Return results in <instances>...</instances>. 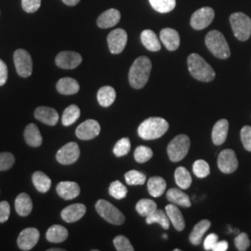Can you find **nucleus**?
Returning <instances> with one entry per match:
<instances>
[{
    "mask_svg": "<svg viewBox=\"0 0 251 251\" xmlns=\"http://www.w3.org/2000/svg\"><path fill=\"white\" fill-rule=\"evenodd\" d=\"M155 209H157V205L154 201L150 199H142L140 200L136 205L137 212L143 217H147L153 212Z\"/></svg>",
    "mask_w": 251,
    "mask_h": 251,
    "instance_id": "nucleus-36",
    "label": "nucleus"
},
{
    "mask_svg": "<svg viewBox=\"0 0 251 251\" xmlns=\"http://www.w3.org/2000/svg\"><path fill=\"white\" fill-rule=\"evenodd\" d=\"M233 35L240 40L247 41L251 36V19L243 12H235L230 16Z\"/></svg>",
    "mask_w": 251,
    "mask_h": 251,
    "instance_id": "nucleus-5",
    "label": "nucleus"
},
{
    "mask_svg": "<svg viewBox=\"0 0 251 251\" xmlns=\"http://www.w3.org/2000/svg\"><path fill=\"white\" fill-rule=\"evenodd\" d=\"M114 246L118 251H133L134 248L124 235H118L114 239Z\"/></svg>",
    "mask_w": 251,
    "mask_h": 251,
    "instance_id": "nucleus-44",
    "label": "nucleus"
},
{
    "mask_svg": "<svg viewBox=\"0 0 251 251\" xmlns=\"http://www.w3.org/2000/svg\"><path fill=\"white\" fill-rule=\"evenodd\" d=\"M190 139L187 135L176 136L168 145V154L172 162L182 160L189 152Z\"/></svg>",
    "mask_w": 251,
    "mask_h": 251,
    "instance_id": "nucleus-7",
    "label": "nucleus"
},
{
    "mask_svg": "<svg viewBox=\"0 0 251 251\" xmlns=\"http://www.w3.org/2000/svg\"><path fill=\"white\" fill-rule=\"evenodd\" d=\"M193 171L195 175L199 179H204L210 173V168L207 162L202 159H198L193 165Z\"/></svg>",
    "mask_w": 251,
    "mask_h": 251,
    "instance_id": "nucleus-40",
    "label": "nucleus"
},
{
    "mask_svg": "<svg viewBox=\"0 0 251 251\" xmlns=\"http://www.w3.org/2000/svg\"><path fill=\"white\" fill-rule=\"evenodd\" d=\"M152 9L160 13L171 12L176 7V0H149Z\"/></svg>",
    "mask_w": 251,
    "mask_h": 251,
    "instance_id": "nucleus-37",
    "label": "nucleus"
},
{
    "mask_svg": "<svg viewBox=\"0 0 251 251\" xmlns=\"http://www.w3.org/2000/svg\"><path fill=\"white\" fill-rule=\"evenodd\" d=\"M80 156V149L76 143H68L63 146L56 154V159L62 165H71Z\"/></svg>",
    "mask_w": 251,
    "mask_h": 251,
    "instance_id": "nucleus-10",
    "label": "nucleus"
},
{
    "mask_svg": "<svg viewBox=\"0 0 251 251\" xmlns=\"http://www.w3.org/2000/svg\"><path fill=\"white\" fill-rule=\"evenodd\" d=\"M15 163L14 155L9 152H0V171L9 170Z\"/></svg>",
    "mask_w": 251,
    "mask_h": 251,
    "instance_id": "nucleus-43",
    "label": "nucleus"
},
{
    "mask_svg": "<svg viewBox=\"0 0 251 251\" xmlns=\"http://www.w3.org/2000/svg\"><path fill=\"white\" fill-rule=\"evenodd\" d=\"M82 63V57L75 51H62L56 56L55 63L62 69H75Z\"/></svg>",
    "mask_w": 251,
    "mask_h": 251,
    "instance_id": "nucleus-15",
    "label": "nucleus"
},
{
    "mask_svg": "<svg viewBox=\"0 0 251 251\" xmlns=\"http://www.w3.org/2000/svg\"><path fill=\"white\" fill-rule=\"evenodd\" d=\"M39 237L40 233L36 228L30 227L23 230L19 234L17 240L20 250L25 251H31L38 242Z\"/></svg>",
    "mask_w": 251,
    "mask_h": 251,
    "instance_id": "nucleus-14",
    "label": "nucleus"
},
{
    "mask_svg": "<svg viewBox=\"0 0 251 251\" xmlns=\"http://www.w3.org/2000/svg\"><path fill=\"white\" fill-rule=\"evenodd\" d=\"M218 242V235L216 233H210L204 240V249L205 251H212L216 243Z\"/></svg>",
    "mask_w": 251,
    "mask_h": 251,
    "instance_id": "nucleus-49",
    "label": "nucleus"
},
{
    "mask_svg": "<svg viewBox=\"0 0 251 251\" xmlns=\"http://www.w3.org/2000/svg\"><path fill=\"white\" fill-rule=\"evenodd\" d=\"M80 117V109L75 104H72L63 111L62 123L63 126H71Z\"/></svg>",
    "mask_w": 251,
    "mask_h": 251,
    "instance_id": "nucleus-35",
    "label": "nucleus"
},
{
    "mask_svg": "<svg viewBox=\"0 0 251 251\" xmlns=\"http://www.w3.org/2000/svg\"><path fill=\"white\" fill-rule=\"evenodd\" d=\"M152 157V151L151 148L141 145L138 146L135 149L134 158L138 163H145V162L149 161Z\"/></svg>",
    "mask_w": 251,
    "mask_h": 251,
    "instance_id": "nucleus-41",
    "label": "nucleus"
},
{
    "mask_svg": "<svg viewBox=\"0 0 251 251\" xmlns=\"http://www.w3.org/2000/svg\"><path fill=\"white\" fill-rule=\"evenodd\" d=\"M229 130V122L226 119H220L216 122L213 126L211 138L212 142L215 145H222L225 144Z\"/></svg>",
    "mask_w": 251,
    "mask_h": 251,
    "instance_id": "nucleus-21",
    "label": "nucleus"
},
{
    "mask_svg": "<svg viewBox=\"0 0 251 251\" xmlns=\"http://www.w3.org/2000/svg\"><path fill=\"white\" fill-rule=\"evenodd\" d=\"M108 48L112 54H120L127 42V34L124 29L118 28L112 31L107 37Z\"/></svg>",
    "mask_w": 251,
    "mask_h": 251,
    "instance_id": "nucleus-11",
    "label": "nucleus"
},
{
    "mask_svg": "<svg viewBox=\"0 0 251 251\" xmlns=\"http://www.w3.org/2000/svg\"><path fill=\"white\" fill-rule=\"evenodd\" d=\"M211 223L208 220H202L198 224L195 225L192 233H190L189 240L195 246H199L202 243L203 236L210 228Z\"/></svg>",
    "mask_w": 251,
    "mask_h": 251,
    "instance_id": "nucleus-23",
    "label": "nucleus"
},
{
    "mask_svg": "<svg viewBox=\"0 0 251 251\" xmlns=\"http://www.w3.org/2000/svg\"><path fill=\"white\" fill-rule=\"evenodd\" d=\"M160 40L167 50L174 51L178 50L180 43L179 33L172 28H164L160 32Z\"/></svg>",
    "mask_w": 251,
    "mask_h": 251,
    "instance_id": "nucleus-17",
    "label": "nucleus"
},
{
    "mask_svg": "<svg viewBox=\"0 0 251 251\" xmlns=\"http://www.w3.org/2000/svg\"><path fill=\"white\" fill-rule=\"evenodd\" d=\"M147 188L149 194L153 198H160L162 195L165 193L167 188L166 180L162 177H152L148 179L147 182Z\"/></svg>",
    "mask_w": 251,
    "mask_h": 251,
    "instance_id": "nucleus-31",
    "label": "nucleus"
},
{
    "mask_svg": "<svg viewBox=\"0 0 251 251\" xmlns=\"http://www.w3.org/2000/svg\"><path fill=\"white\" fill-rule=\"evenodd\" d=\"M41 0H22V7L28 13H34L40 8Z\"/></svg>",
    "mask_w": 251,
    "mask_h": 251,
    "instance_id": "nucleus-47",
    "label": "nucleus"
},
{
    "mask_svg": "<svg viewBox=\"0 0 251 251\" xmlns=\"http://www.w3.org/2000/svg\"><path fill=\"white\" fill-rule=\"evenodd\" d=\"M130 147H131V145H130L129 139L122 138L115 145L113 152L117 157H122L128 153V152L130 151Z\"/></svg>",
    "mask_w": 251,
    "mask_h": 251,
    "instance_id": "nucleus-42",
    "label": "nucleus"
},
{
    "mask_svg": "<svg viewBox=\"0 0 251 251\" xmlns=\"http://www.w3.org/2000/svg\"><path fill=\"white\" fill-rule=\"evenodd\" d=\"M187 63L189 72L197 80L210 82L215 78V71L199 54H190Z\"/></svg>",
    "mask_w": 251,
    "mask_h": 251,
    "instance_id": "nucleus-2",
    "label": "nucleus"
},
{
    "mask_svg": "<svg viewBox=\"0 0 251 251\" xmlns=\"http://www.w3.org/2000/svg\"><path fill=\"white\" fill-rule=\"evenodd\" d=\"M87 207L83 204H74L66 206L61 212V217L64 222L68 224L79 221L86 214Z\"/></svg>",
    "mask_w": 251,
    "mask_h": 251,
    "instance_id": "nucleus-16",
    "label": "nucleus"
},
{
    "mask_svg": "<svg viewBox=\"0 0 251 251\" xmlns=\"http://www.w3.org/2000/svg\"><path fill=\"white\" fill-rule=\"evenodd\" d=\"M63 2L67 6H75L80 2V0H63Z\"/></svg>",
    "mask_w": 251,
    "mask_h": 251,
    "instance_id": "nucleus-52",
    "label": "nucleus"
},
{
    "mask_svg": "<svg viewBox=\"0 0 251 251\" xmlns=\"http://www.w3.org/2000/svg\"><path fill=\"white\" fill-rule=\"evenodd\" d=\"M234 245L239 251H248L251 246V240L249 238V235L246 233H239L234 239Z\"/></svg>",
    "mask_w": 251,
    "mask_h": 251,
    "instance_id": "nucleus-45",
    "label": "nucleus"
},
{
    "mask_svg": "<svg viewBox=\"0 0 251 251\" xmlns=\"http://www.w3.org/2000/svg\"><path fill=\"white\" fill-rule=\"evenodd\" d=\"M146 224L147 225H152V224H158L162 226L163 229L169 230L171 221L167 215L166 211L162 209H155L150 215L146 217Z\"/></svg>",
    "mask_w": 251,
    "mask_h": 251,
    "instance_id": "nucleus-32",
    "label": "nucleus"
},
{
    "mask_svg": "<svg viewBox=\"0 0 251 251\" xmlns=\"http://www.w3.org/2000/svg\"><path fill=\"white\" fill-rule=\"evenodd\" d=\"M10 215V206L9 202L1 201L0 202V224H4L9 220Z\"/></svg>",
    "mask_w": 251,
    "mask_h": 251,
    "instance_id": "nucleus-48",
    "label": "nucleus"
},
{
    "mask_svg": "<svg viewBox=\"0 0 251 251\" xmlns=\"http://www.w3.org/2000/svg\"><path fill=\"white\" fill-rule=\"evenodd\" d=\"M229 248V244L226 241H218L216 243L214 248H213V251H226Z\"/></svg>",
    "mask_w": 251,
    "mask_h": 251,
    "instance_id": "nucleus-51",
    "label": "nucleus"
},
{
    "mask_svg": "<svg viewBox=\"0 0 251 251\" xmlns=\"http://www.w3.org/2000/svg\"><path fill=\"white\" fill-rule=\"evenodd\" d=\"M205 43L208 50L217 58L225 60L230 57V48L225 36L220 31L213 30L207 33L205 38Z\"/></svg>",
    "mask_w": 251,
    "mask_h": 251,
    "instance_id": "nucleus-4",
    "label": "nucleus"
},
{
    "mask_svg": "<svg viewBox=\"0 0 251 251\" xmlns=\"http://www.w3.org/2000/svg\"><path fill=\"white\" fill-rule=\"evenodd\" d=\"M68 237V231L62 225H55L49 228L46 233V238L49 242L62 243Z\"/></svg>",
    "mask_w": 251,
    "mask_h": 251,
    "instance_id": "nucleus-29",
    "label": "nucleus"
},
{
    "mask_svg": "<svg viewBox=\"0 0 251 251\" xmlns=\"http://www.w3.org/2000/svg\"><path fill=\"white\" fill-rule=\"evenodd\" d=\"M167 198L171 203L177 206L190 207L192 205L188 196L178 188L170 189L167 192Z\"/></svg>",
    "mask_w": 251,
    "mask_h": 251,
    "instance_id": "nucleus-28",
    "label": "nucleus"
},
{
    "mask_svg": "<svg viewBox=\"0 0 251 251\" xmlns=\"http://www.w3.org/2000/svg\"><path fill=\"white\" fill-rule=\"evenodd\" d=\"M8 80V67L6 63L0 60V86L6 84Z\"/></svg>",
    "mask_w": 251,
    "mask_h": 251,
    "instance_id": "nucleus-50",
    "label": "nucleus"
},
{
    "mask_svg": "<svg viewBox=\"0 0 251 251\" xmlns=\"http://www.w3.org/2000/svg\"><path fill=\"white\" fill-rule=\"evenodd\" d=\"M15 209L21 217L30 215L33 209V202L31 198L25 193L20 194L15 199Z\"/></svg>",
    "mask_w": 251,
    "mask_h": 251,
    "instance_id": "nucleus-27",
    "label": "nucleus"
},
{
    "mask_svg": "<svg viewBox=\"0 0 251 251\" xmlns=\"http://www.w3.org/2000/svg\"><path fill=\"white\" fill-rule=\"evenodd\" d=\"M165 211L169 217L171 224L174 226V228L179 232L183 231L185 228V222H184L183 216L176 205H174L172 203L169 204L168 206H166Z\"/></svg>",
    "mask_w": 251,
    "mask_h": 251,
    "instance_id": "nucleus-22",
    "label": "nucleus"
},
{
    "mask_svg": "<svg viewBox=\"0 0 251 251\" xmlns=\"http://www.w3.org/2000/svg\"><path fill=\"white\" fill-rule=\"evenodd\" d=\"M121 19V14L118 9H110L102 12L97 20V25L100 28L106 29L115 26L119 23Z\"/></svg>",
    "mask_w": 251,
    "mask_h": 251,
    "instance_id": "nucleus-20",
    "label": "nucleus"
},
{
    "mask_svg": "<svg viewBox=\"0 0 251 251\" xmlns=\"http://www.w3.org/2000/svg\"><path fill=\"white\" fill-rule=\"evenodd\" d=\"M152 70V63L146 56H141L137 58L132 63L129 73L128 81L132 88L136 90L143 89L147 84Z\"/></svg>",
    "mask_w": 251,
    "mask_h": 251,
    "instance_id": "nucleus-1",
    "label": "nucleus"
},
{
    "mask_svg": "<svg viewBox=\"0 0 251 251\" xmlns=\"http://www.w3.org/2000/svg\"><path fill=\"white\" fill-rule=\"evenodd\" d=\"M35 117L38 121L48 126H55L59 121L58 112L51 107L39 106L35 111Z\"/></svg>",
    "mask_w": 251,
    "mask_h": 251,
    "instance_id": "nucleus-19",
    "label": "nucleus"
},
{
    "mask_svg": "<svg viewBox=\"0 0 251 251\" xmlns=\"http://www.w3.org/2000/svg\"><path fill=\"white\" fill-rule=\"evenodd\" d=\"M14 64L19 75L29 77L33 72V61L31 55L25 50H17L13 55Z\"/></svg>",
    "mask_w": 251,
    "mask_h": 251,
    "instance_id": "nucleus-8",
    "label": "nucleus"
},
{
    "mask_svg": "<svg viewBox=\"0 0 251 251\" xmlns=\"http://www.w3.org/2000/svg\"><path fill=\"white\" fill-rule=\"evenodd\" d=\"M170 127L169 123L161 117H150L140 125L138 128L139 136L146 140H155L165 134Z\"/></svg>",
    "mask_w": 251,
    "mask_h": 251,
    "instance_id": "nucleus-3",
    "label": "nucleus"
},
{
    "mask_svg": "<svg viewBox=\"0 0 251 251\" xmlns=\"http://www.w3.org/2000/svg\"><path fill=\"white\" fill-rule=\"evenodd\" d=\"M126 182L128 185H143L146 181V176L138 171H130L125 174Z\"/></svg>",
    "mask_w": 251,
    "mask_h": 251,
    "instance_id": "nucleus-39",
    "label": "nucleus"
},
{
    "mask_svg": "<svg viewBox=\"0 0 251 251\" xmlns=\"http://www.w3.org/2000/svg\"><path fill=\"white\" fill-rule=\"evenodd\" d=\"M109 194L111 197L116 198L117 200H120L126 197L127 189L121 181L115 180L110 184Z\"/></svg>",
    "mask_w": 251,
    "mask_h": 251,
    "instance_id": "nucleus-38",
    "label": "nucleus"
},
{
    "mask_svg": "<svg viewBox=\"0 0 251 251\" xmlns=\"http://www.w3.org/2000/svg\"><path fill=\"white\" fill-rule=\"evenodd\" d=\"M240 138L242 141L244 148L251 152V126H243L240 132Z\"/></svg>",
    "mask_w": 251,
    "mask_h": 251,
    "instance_id": "nucleus-46",
    "label": "nucleus"
},
{
    "mask_svg": "<svg viewBox=\"0 0 251 251\" xmlns=\"http://www.w3.org/2000/svg\"><path fill=\"white\" fill-rule=\"evenodd\" d=\"M95 208L98 214L111 225H121L125 223L124 214L106 200L100 199L95 205Z\"/></svg>",
    "mask_w": 251,
    "mask_h": 251,
    "instance_id": "nucleus-6",
    "label": "nucleus"
},
{
    "mask_svg": "<svg viewBox=\"0 0 251 251\" xmlns=\"http://www.w3.org/2000/svg\"><path fill=\"white\" fill-rule=\"evenodd\" d=\"M56 89L63 95H73L79 91L78 82L71 77H63L57 82Z\"/></svg>",
    "mask_w": 251,
    "mask_h": 251,
    "instance_id": "nucleus-25",
    "label": "nucleus"
},
{
    "mask_svg": "<svg viewBox=\"0 0 251 251\" xmlns=\"http://www.w3.org/2000/svg\"><path fill=\"white\" fill-rule=\"evenodd\" d=\"M141 40L143 45L150 51L156 52L161 50V43L156 36V34L152 30H144L141 34Z\"/></svg>",
    "mask_w": 251,
    "mask_h": 251,
    "instance_id": "nucleus-24",
    "label": "nucleus"
},
{
    "mask_svg": "<svg viewBox=\"0 0 251 251\" xmlns=\"http://www.w3.org/2000/svg\"><path fill=\"white\" fill-rule=\"evenodd\" d=\"M163 238H168V236H167L166 234H164V235H163Z\"/></svg>",
    "mask_w": 251,
    "mask_h": 251,
    "instance_id": "nucleus-54",
    "label": "nucleus"
},
{
    "mask_svg": "<svg viewBox=\"0 0 251 251\" xmlns=\"http://www.w3.org/2000/svg\"><path fill=\"white\" fill-rule=\"evenodd\" d=\"M100 132V126L94 119H88L81 123L75 130V135L83 141H90L96 138Z\"/></svg>",
    "mask_w": 251,
    "mask_h": 251,
    "instance_id": "nucleus-13",
    "label": "nucleus"
},
{
    "mask_svg": "<svg viewBox=\"0 0 251 251\" xmlns=\"http://www.w3.org/2000/svg\"><path fill=\"white\" fill-rule=\"evenodd\" d=\"M63 250H60V249H50V250H48V251H63Z\"/></svg>",
    "mask_w": 251,
    "mask_h": 251,
    "instance_id": "nucleus-53",
    "label": "nucleus"
},
{
    "mask_svg": "<svg viewBox=\"0 0 251 251\" xmlns=\"http://www.w3.org/2000/svg\"><path fill=\"white\" fill-rule=\"evenodd\" d=\"M117 97V93L114 88L110 86H104L100 89L97 93V99L100 106L109 107L111 106Z\"/></svg>",
    "mask_w": 251,
    "mask_h": 251,
    "instance_id": "nucleus-30",
    "label": "nucleus"
},
{
    "mask_svg": "<svg viewBox=\"0 0 251 251\" xmlns=\"http://www.w3.org/2000/svg\"><path fill=\"white\" fill-rule=\"evenodd\" d=\"M174 178L177 185L180 189H188L192 184V176L189 171L183 167L177 168L174 173Z\"/></svg>",
    "mask_w": 251,
    "mask_h": 251,
    "instance_id": "nucleus-34",
    "label": "nucleus"
},
{
    "mask_svg": "<svg viewBox=\"0 0 251 251\" xmlns=\"http://www.w3.org/2000/svg\"><path fill=\"white\" fill-rule=\"evenodd\" d=\"M32 180L36 190L40 193H47L51 187V179L44 172L36 171L32 176Z\"/></svg>",
    "mask_w": 251,
    "mask_h": 251,
    "instance_id": "nucleus-33",
    "label": "nucleus"
},
{
    "mask_svg": "<svg viewBox=\"0 0 251 251\" xmlns=\"http://www.w3.org/2000/svg\"><path fill=\"white\" fill-rule=\"evenodd\" d=\"M24 137H25L26 144L32 147H38L43 143L42 136H41V133H40L37 126L33 123L29 124L25 127V132H24Z\"/></svg>",
    "mask_w": 251,
    "mask_h": 251,
    "instance_id": "nucleus-26",
    "label": "nucleus"
},
{
    "mask_svg": "<svg viewBox=\"0 0 251 251\" xmlns=\"http://www.w3.org/2000/svg\"><path fill=\"white\" fill-rule=\"evenodd\" d=\"M219 170L225 174H231L237 170L238 160L235 152L231 149H225L218 156Z\"/></svg>",
    "mask_w": 251,
    "mask_h": 251,
    "instance_id": "nucleus-12",
    "label": "nucleus"
},
{
    "mask_svg": "<svg viewBox=\"0 0 251 251\" xmlns=\"http://www.w3.org/2000/svg\"><path fill=\"white\" fill-rule=\"evenodd\" d=\"M214 17V9L209 7H204L194 12L191 17L190 24L195 30H203L211 25Z\"/></svg>",
    "mask_w": 251,
    "mask_h": 251,
    "instance_id": "nucleus-9",
    "label": "nucleus"
},
{
    "mask_svg": "<svg viewBox=\"0 0 251 251\" xmlns=\"http://www.w3.org/2000/svg\"><path fill=\"white\" fill-rule=\"evenodd\" d=\"M57 194L64 200H72L80 194V187L75 181H61L57 185Z\"/></svg>",
    "mask_w": 251,
    "mask_h": 251,
    "instance_id": "nucleus-18",
    "label": "nucleus"
}]
</instances>
